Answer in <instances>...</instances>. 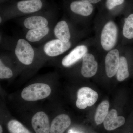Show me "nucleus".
<instances>
[{
    "label": "nucleus",
    "mask_w": 133,
    "mask_h": 133,
    "mask_svg": "<svg viewBox=\"0 0 133 133\" xmlns=\"http://www.w3.org/2000/svg\"><path fill=\"white\" fill-rule=\"evenodd\" d=\"M1 47L10 51L22 70V76L30 77L35 73L45 63L38 48L25 38L14 39L1 36Z\"/></svg>",
    "instance_id": "nucleus-1"
},
{
    "label": "nucleus",
    "mask_w": 133,
    "mask_h": 133,
    "mask_svg": "<svg viewBox=\"0 0 133 133\" xmlns=\"http://www.w3.org/2000/svg\"><path fill=\"white\" fill-rule=\"evenodd\" d=\"M58 81L57 73L43 75L23 88L17 94V99L28 106L52 97L57 90Z\"/></svg>",
    "instance_id": "nucleus-2"
},
{
    "label": "nucleus",
    "mask_w": 133,
    "mask_h": 133,
    "mask_svg": "<svg viewBox=\"0 0 133 133\" xmlns=\"http://www.w3.org/2000/svg\"><path fill=\"white\" fill-rule=\"evenodd\" d=\"M45 0H19L1 7L0 24L17 17L27 16L47 9Z\"/></svg>",
    "instance_id": "nucleus-3"
},
{
    "label": "nucleus",
    "mask_w": 133,
    "mask_h": 133,
    "mask_svg": "<svg viewBox=\"0 0 133 133\" xmlns=\"http://www.w3.org/2000/svg\"><path fill=\"white\" fill-rule=\"evenodd\" d=\"M55 10L45 9L41 12L21 17L19 23L24 30L43 28L56 22Z\"/></svg>",
    "instance_id": "nucleus-4"
},
{
    "label": "nucleus",
    "mask_w": 133,
    "mask_h": 133,
    "mask_svg": "<svg viewBox=\"0 0 133 133\" xmlns=\"http://www.w3.org/2000/svg\"><path fill=\"white\" fill-rule=\"evenodd\" d=\"M71 41L65 43L59 39L52 38L46 41L38 48L45 62L55 60L70 49L72 46Z\"/></svg>",
    "instance_id": "nucleus-5"
},
{
    "label": "nucleus",
    "mask_w": 133,
    "mask_h": 133,
    "mask_svg": "<svg viewBox=\"0 0 133 133\" xmlns=\"http://www.w3.org/2000/svg\"><path fill=\"white\" fill-rule=\"evenodd\" d=\"M22 70L12 53H1L0 57V79L12 80L22 74Z\"/></svg>",
    "instance_id": "nucleus-6"
},
{
    "label": "nucleus",
    "mask_w": 133,
    "mask_h": 133,
    "mask_svg": "<svg viewBox=\"0 0 133 133\" xmlns=\"http://www.w3.org/2000/svg\"><path fill=\"white\" fill-rule=\"evenodd\" d=\"M56 22L43 28L24 30V38L32 44H43L53 38L52 30Z\"/></svg>",
    "instance_id": "nucleus-7"
},
{
    "label": "nucleus",
    "mask_w": 133,
    "mask_h": 133,
    "mask_svg": "<svg viewBox=\"0 0 133 133\" xmlns=\"http://www.w3.org/2000/svg\"><path fill=\"white\" fill-rule=\"evenodd\" d=\"M31 123L36 133H50L51 124L48 112L44 109H38L31 111Z\"/></svg>",
    "instance_id": "nucleus-8"
},
{
    "label": "nucleus",
    "mask_w": 133,
    "mask_h": 133,
    "mask_svg": "<svg viewBox=\"0 0 133 133\" xmlns=\"http://www.w3.org/2000/svg\"><path fill=\"white\" fill-rule=\"evenodd\" d=\"M88 49L85 45L81 44L77 45L71 50L59 61H52L56 66L64 68H69L74 65L82 59L83 56L87 53Z\"/></svg>",
    "instance_id": "nucleus-9"
},
{
    "label": "nucleus",
    "mask_w": 133,
    "mask_h": 133,
    "mask_svg": "<svg viewBox=\"0 0 133 133\" xmlns=\"http://www.w3.org/2000/svg\"><path fill=\"white\" fill-rule=\"evenodd\" d=\"M118 37V29L116 24L109 21L105 24L101 32V43L105 50H111L115 46Z\"/></svg>",
    "instance_id": "nucleus-10"
},
{
    "label": "nucleus",
    "mask_w": 133,
    "mask_h": 133,
    "mask_svg": "<svg viewBox=\"0 0 133 133\" xmlns=\"http://www.w3.org/2000/svg\"><path fill=\"white\" fill-rule=\"evenodd\" d=\"M98 98L97 93L91 88L87 87H83L78 90L76 107L78 109H84L87 107H91L94 104Z\"/></svg>",
    "instance_id": "nucleus-11"
},
{
    "label": "nucleus",
    "mask_w": 133,
    "mask_h": 133,
    "mask_svg": "<svg viewBox=\"0 0 133 133\" xmlns=\"http://www.w3.org/2000/svg\"><path fill=\"white\" fill-rule=\"evenodd\" d=\"M66 6L72 14L80 16H89L94 10L92 4L81 0H72Z\"/></svg>",
    "instance_id": "nucleus-12"
},
{
    "label": "nucleus",
    "mask_w": 133,
    "mask_h": 133,
    "mask_svg": "<svg viewBox=\"0 0 133 133\" xmlns=\"http://www.w3.org/2000/svg\"><path fill=\"white\" fill-rule=\"evenodd\" d=\"M53 38L59 39L67 43L71 41L72 33L70 25L64 19H62L55 23L52 30Z\"/></svg>",
    "instance_id": "nucleus-13"
},
{
    "label": "nucleus",
    "mask_w": 133,
    "mask_h": 133,
    "mask_svg": "<svg viewBox=\"0 0 133 133\" xmlns=\"http://www.w3.org/2000/svg\"><path fill=\"white\" fill-rule=\"evenodd\" d=\"M81 73L83 77L90 78L94 76L97 71L98 64L92 54L86 53L82 59Z\"/></svg>",
    "instance_id": "nucleus-14"
},
{
    "label": "nucleus",
    "mask_w": 133,
    "mask_h": 133,
    "mask_svg": "<svg viewBox=\"0 0 133 133\" xmlns=\"http://www.w3.org/2000/svg\"><path fill=\"white\" fill-rule=\"evenodd\" d=\"M57 113L51 123L50 133H64L71 124V119L68 115Z\"/></svg>",
    "instance_id": "nucleus-15"
},
{
    "label": "nucleus",
    "mask_w": 133,
    "mask_h": 133,
    "mask_svg": "<svg viewBox=\"0 0 133 133\" xmlns=\"http://www.w3.org/2000/svg\"><path fill=\"white\" fill-rule=\"evenodd\" d=\"M119 52L117 49L109 51L105 58L106 72L108 77L111 78L116 74L119 64Z\"/></svg>",
    "instance_id": "nucleus-16"
},
{
    "label": "nucleus",
    "mask_w": 133,
    "mask_h": 133,
    "mask_svg": "<svg viewBox=\"0 0 133 133\" xmlns=\"http://www.w3.org/2000/svg\"><path fill=\"white\" fill-rule=\"evenodd\" d=\"M125 122V118L122 116H118L116 110L112 109L108 112L103 122V124L105 129L110 131L123 125Z\"/></svg>",
    "instance_id": "nucleus-17"
},
{
    "label": "nucleus",
    "mask_w": 133,
    "mask_h": 133,
    "mask_svg": "<svg viewBox=\"0 0 133 133\" xmlns=\"http://www.w3.org/2000/svg\"><path fill=\"white\" fill-rule=\"evenodd\" d=\"M109 102L107 100L102 101L98 106L94 118L97 125H99L103 122L109 112Z\"/></svg>",
    "instance_id": "nucleus-18"
},
{
    "label": "nucleus",
    "mask_w": 133,
    "mask_h": 133,
    "mask_svg": "<svg viewBox=\"0 0 133 133\" xmlns=\"http://www.w3.org/2000/svg\"><path fill=\"white\" fill-rule=\"evenodd\" d=\"M116 78L119 81H122L129 77L128 64L125 57H120L119 64L116 73Z\"/></svg>",
    "instance_id": "nucleus-19"
},
{
    "label": "nucleus",
    "mask_w": 133,
    "mask_h": 133,
    "mask_svg": "<svg viewBox=\"0 0 133 133\" xmlns=\"http://www.w3.org/2000/svg\"><path fill=\"white\" fill-rule=\"evenodd\" d=\"M7 128L10 133H31L23 124L15 119L9 121Z\"/></svg>",
    "instance_id": "nucleus-20"
},
{
    "label": "nucleus",
    "mask_w": 133,
    "mask_h": 133,
    "mask_svg": "<svg viewBox=\"0 0 133 133\" xmlns=\"http://www.w3.org/2000/svg\"><path fill=\"white\" fill-rule=\"evenodd\" d=\"M123 34L124 36L128 39L133 38V14H131L125 19Z\"/></svg>",
    "instance_id": "nucleus-21"
},
{
    "label": "nucleus",
    "mask_w": 133,
    "mask_h": 133,
    "mask_svg": "<svg viewBox=\"0 0 133 133\" xmlns=\"http://www.w3.org/2000/svg\"><path fill=\"white\" fill-rule=\"evenodd\" d=\"M125 0H106L105 6L109 10H112L116 6L122 5Z\"/></svg>",
    "instance_id": "nucleus-22"
},
{
    "label": "nucleus",
    "mask_w": 133,
    "mask_h": 133,
    "mask_svg": "<svg viewBox=\"0 0 133 133\" xmlns=\"http://www.w3.org/2000/svg\"><path fill=\"white\" fill-rule=\"evenodd\" d=\"M85 2L89 3L91 4H95L100 2L101 0H81Z\"/></svg>",
    "instance_id": "nucleus-23"
},
{
    "label": "nucleus",
    "mask_w": 133,
    "mask_h": 133,
    "mask_svg": "<svg viewBox=\"0 0 133 133\" xmlns=\"http://www.w3.org/2000/svg\"><path fill=\"white\" fill-rule=\"evenodd\" d=\"M9 1H10V0H0V2H1V3H2Z\"/></svg>",
    "instance_id": "nucleus-24"
},
{
    "label": "nucleus",
    "mask_w": 133,
    "mask_h": 133,
    "mask_svg": "<svg viewBox=\"0 0 133 133\" xmlns=\"http://www.w3.org/2000/svg\"><path fill=\"white\" fill-rule=\"evenodd\" d=\"M3 127L1 125H0V133H3Z\"/></svg>",
    "instance_id": "nucleus-25"
},
{
    "label": "nucleus",
    "mask_w": 133,
    "mask_h": 133,
    "mask_svg": "<svg viewBox=\"0 0 133 133\" xmlns=\"http://www.w3.org/2000/svg\"></svg>",
    "instance_id": "nucleus-26"
}]
</instances>
